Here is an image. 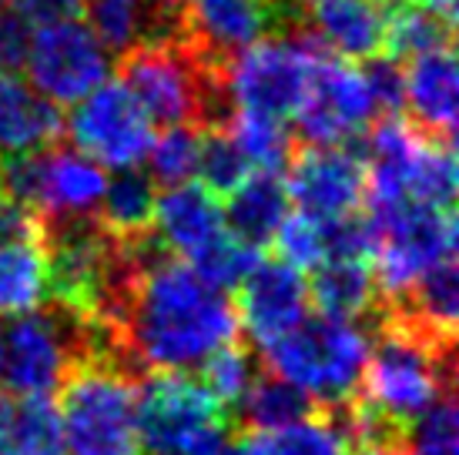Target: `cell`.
<instances>
[{"instance_id":"cell-1","label":"cell","mask_w":459,"mask_h":455,"mask_svg":"<svg viewBox=\"0 0 459 455\" xmlns=\"http://www.w3.org/2000/svg\"><path fill=\"white\" fill-rule=\"evenodd\" d=\"M115 335L121 368L134 382L188 375L218 348L238 341V315L225 291L165 252L144 268Z\"/></svg>"},{"instance_id":"cell-2","label":"cell","mask_w":459,"mask_h":455,"mask_svg":"<svg viewBox=\"0 0 459 455\" xmlns=\"http://www.w3.org/2000/svg\"><path fill=\"white\" fill-rule=\"evenodd\" d=\"M372 348L356 399L372 416L406 432L436 399L453 392L456 379V345H443L399 325L383 312L369 322Z\"/></svg>"},{"instance_id":"cell-3","label":"cell","mask_w":459,"mask_h":455,"mask_svg":"<svg viewBox=\"0 0 459 455\" xmlns=\"http://www.w3.org/2000/svg\"><path fill=\"white\" fill-rule=\"evenodd\" d=\"M262 358L272 375L306 392L319 408H332L356 399L369 358V331L352 322L306 315L289 335L262 348Z\"/></svg>"},{"instance_id":"cell-4","label":"cell","mask_w":459,"mask_h":455,"mask_svg":"<svg viewBox=\"0 0 459 455\" xmlns=\"http://www.w3.org/2000/svg\"><path fill=\"white\" fill-rule=\"evenodd\" d=\"M138 455H229L235 429L229 412L192 375H148L134 405Z\"/></svg>"},{"instance_id":"cell-5","label":"cell","mask_w":459,"mask_h":455,"mask_svg":"<svg viewBox=\"0 0 459 455\" xmlns=\"http://www.w3.org/2000/svg\"><path fill=\"white\" fill-rule=\"evenodd\" d=\"M138 382L108 362L77 365L61 385V429L67 455H138Z\"/></svg>"},{"instance_id":"cell-6","label":"cell","mask_w":459,"mask_h":455,"mask_svg":"<svg viewBox=\"0 0 459 455\" xmlns=\"http://www.w3.org/2000/svg\"><path fill=\"white\" fill-rule=\"evenodd\" d=\"M319 54L322 47L302 24L275 30L252 44L229 67L235 114H255L285 124L306 101Z\"/></svg>"},{"instance_id":"cell-7","label":"cell","mask_w":459,"mask_h":455,"mask_svg":"<svg viewBox=\"0 0 459 455\" xmlns=\"http://www.w3.org/2000/svg\"><path fill=\"white\" fill-rule=\"evenodd\" d=\"M376 252L372 275L379 288V305L406 295L409 285L429 268L453 262L456 252V218L453 211L426 208V204H372L369 215Z\"/></svg>"},{"instance_id":"cell-8","label":"cell","mask_w":459,"mask_h":455,"mask_svg":"<svg viewBox=\"0 0 459 455\" xmlns=\"http://www.w3.org/2000/svg\"><path fill=\"white\" fill-rule=\"evenodd\" d=\"M65 134L74 141V151L94 165L125 171L148 158L154 127L121 81H104L84 101H77L74 114L65 121Z\"/></svg>"},{"instance_id":"cell-9","label":"cell","mask_w":459,"mask_h":455,"mask_svg":"<svg viewBox=\"0 0 459 455\" xmlns=\"http://www.w3.org/2000/svg\"><path fill=\"white\" fill-rule=\"evenodd\" d=\"M30 88L51 104H77L111 77V54L81 21L38 27L24 57Z\"/></svg>"},{"instance_id":"cell-10","label":"cell","mask_w":459,"mask_h":455,"mask_svg":"<svg viewBox=\"0 0 459 455\" xmlns=\"http://www.w3.org/2000/svg\"><path fill=\"white\" fill-rule=\"evenodd\" d=\"M376 121L362 71L322 51L308 81L306 101L295 111V138L302 148H342Z\"/></svg>"},{"instance_id":"cell-11","label":"cell","mask_w":459,"mask_h":455,"mask_svg":"<svg viewBox=\"0 0 459 455\" xmlns=\"http://www.w3.org/2000/svg\"><path fill=\"white\" fill-rule=\"evenodd\" d=\"M279 21L268 0H185L181 40L204 67L229 74L242 51L275 34Z\"/></svg>"},{"instance_id":"cell-12","label":"cell","mask_w":459,"mask_h":455,"mask_svg":"<svg viewBox=\"0 0 459 455\" xmlns=\"http://www.w3.org/2000/svg\"><path fill=\"white\" fill-rule=\"evenodd\" d=\"M289 202L308 218L356 215L366 202V165L349 148H299L289 161Z\"/></svg>"},{"instance_id":"cell-13","label":"cell","mask_w":459,"mask_h":455,"mask_svg":"<svg viewBox=\"0 0 459 455\" xmlns=\"http://www.w3.org/2000/svg\"><path fill=\"white\" fill-rule=\"evenodd\" d=\"M238 325H245L248 341L258 352L279 341L306 318L308 281L302 271L285 265L281 258H258L248 279L238 285Z\"/></svg>"},{"instance_id":"cell-14","label":"cell","mask_w":459,"mask_h":455,"mask_svg":"<svg viewBox=\"0 0 459 455\" xmlns=\"http://www.w3.org/2000/svg\"><path fill=\"white\" fill-rule=\"evenodd\" d=\"M389 0H316L302 13V27L322 51L339 61H372L385 51Z\"/></svg>"},{"instance_id":"cell-15","label":"cell","mask_w":459,"mask_h":455,"mask_svg":"<svg viewBox=\"0 0 459 455\" xmlns=\"http://www.w3.org/2000/svg\"><path fill=\"white\" fill-rule=\"evenodd\" d=\"M154 238L171 254H185L192 262L204 252L218 235H225V215L212 191H204L198 181H185L175 188H165L154 202Z\"/></svg>"},{"instance_id":"cell-16","label":"cell","mask_w":459,"mask_h":455,"mask_svg":"<svg viewBox=\"0 0 459 455\" xmlns=\"http://www.w3.org/2000/svg\"><path fill=\"white\" fill-rule=\"evenodd\" d=\"M406 77V107L412 114V124L420 127L429 141H446L453 144L456 131V57L453 47L446 51L420 54L403 64Z\"/></svg>"},{"instance_id":"cell-17","label":"cell","mask_w":459,"mask_h":455,"mask_svg":"<svg viewBox=\"0 0 459 455\" xmlns=\"http://www.w3.org/2000/svg\"><path fill=\"white\" fill-rule=\"evenodd\" d=\"M81 13L104 51L117 57L141 44L181 38V11H158L152 0H81Z\"/></svg>"},{"instance_id":"cell-18","label":"cell","mask_w":459,"mask_h":455,"mask_svg":"<svg viewBox=\"0 0 459 455\" xmlns=\"http://www.w3.org/2000/svg\"><path fill=\"white\" fill-rule=\"evenodd\" d=\"M65 138V114L21 77L0 74V154H30Z\"/></svg>"},{"instance_id":"cell-19","label":"cell","mask_w":459,"mask_h":455,"mask_svg":"<svg viewBox=\"0 0 459 455\" xmlns=\"http://www.w3.org/2000/svg\"><path fill=\"white\" fill-rule=\"evenodd\" d=\"M289 188L281 171H252L238 188L229 194V204L221 208L229 235L248 245V248H265L275 241L281 221L289 218Z\"/></svg>"},{"instance_id":"cell-20","label":"cell","mask_w":459,"mask_h":455,"mask_svg":"<svg viewBox=\"0 0 459 455\" xmlns=\"http://www.w3.org/2000/svg\"><path fill=\"white\" fill-rule=\"evenodd\" d=\"M308 302L319 308V315L335 322H352L379 312V288L369 262H325L312 271Z\"/></svg>"},{"instance_id":"cell-21","label":"cell","mask_w":459,"mask_h":455,"mask_svg":"<svg viewBox=\"0 0 459 455\" xmlns=\"http://www.w3.org/2000/svg\"><path fill=\"white\" fill-rule=\"evenodd\" d=\"M316 412H319V405L312 402L306 392H299L295 385L265 372V375H255L252 389L229 412V422L235 435H258V432L289 429V425L316 416Z\"/></svg>"},{"instance_id":"cell-22","label":"cell","mask_w":459,"mask_h":455,"mask_svg":"<svg viewBox=\"0 0 459 455\" xmlns=\"http://www.w3.org/2000/svg\"><path fill=\"white\" fill-rule=\"evenodd\" d=\"M154 202H158V191H154L152 175L138 167H125V171H115V177H108L94 218L108 235L134 241L152 235Z\"/></svg>"},{"instance_id":"cell-23","label":"cell","mask_w":459,"mask_h":455,"mask_svg":"<svg viewBox=\"0 0 459 455\" xmlns=\"http://www.w3.org/2000/svg\"><path fill=\"white\" fill-rule=\"evenodd\" d=\"M453 47V17L426 7L420 0H389L385 57L406 64L420 54Z\"/></svg>"},{"instance_id":"cell-24","label":"cell","mask_w":459,"mask_h":455,"mask_svg":"<svg viewBox=\"0 0 459 455\" xmlns=\"http://www.w3.org/2000/svg\"><path fill=\"white\" fill-rule=\"evenodd\" d=\"M235 455H349V442L332 412L319 408L316 416L302 418L289 429L238 435Z\"/></svg>"},{"instance_id":"cell-25","label":"cell","mask_w":459,"mask_h":455,"mask_svg":"<svg viewBox=\"0 0 459 455\" xmlns=\"http://www.w3.org/2000/svg\"><path fill=\"white\" fill-rule=\"evenodd\" d=\"M48 302V258L40 245H0V312L27 315Z\"/></svg>"},{"instance_id":"cell-26","label":"cell","mask_w":459,"mask_h":455,"mask_svg":"<svg viewBox=\"0 0 459 455\" xmlns=\"http://www.w3.org/2000/svg\"><path fill=\"white\" fill-rule=\"evenodd\" d=\"M456 154L453 144L446 141H426L412 161L406 185V202L426 204V208H439V211H453L456 202Z\"/></svg>"},{"instance_id":"cell-27","label":"cell","mask_w":459,"mask_h":455,"mask_svg":"<svg viewBox=\"0 0 459 455\" xmlns=\"http://www.w3.org/2000/svg\"><path fill=\"white\" fill-rule=\"evenodd\" d=\"M11 455H67L57 402H51V399H21L13 405Z\"/></svg>"},{"instance_id":"cell-28","label":"cell","mask_w":459,"mask_h":455,"mask_svg":"<svg viewBox=\"0 0 459 455\" xmlns=\"http://www.w3.org/2000/svg\"><path fill=\"white\" fill-rule=\"evenodd\" d=\"M252 175V165L242 154L238 141L231 138L229 127L218 131H202V148H198V185L212 194H231L242 185L245 177Z\"/></svg>"},{"instance_id":"cell-29","label":"cell","mask_w":459,"mask_h":455,"mask_svg":"<svg viewBox=\"0 0 459 455\" xmlns=\"http://www.w3.org/2000/svg\"><path fill=\"white\" fill-rule=\"evenodd\" d=\"M255 352L245 348L238 341H231L225 348H218L212 358H204V365L198 368V382L212 392L225 412H231L235 405L242 402V395L252 389L255 382Z\"/></svg>"},{"instance_id":"cell-30","label":"cell","mask_w":459,"mask_h":455,"mask_svg":"<svg viewBox=\"0 0 459 455\" xmlns=\"http://www.w3.org/2000/svg\"><path fill=\"white\" fill-rule=\"evenodd\" d=\"M403 455H459L456 392L436 399L403 432Z\"/></svg>"},{"instance_id":"cell-31","label":"cell","mask_w":459,"mask_h":455,"mask_svg":"<svg viewBox=\"0 0 459 455\" xmlns=\"http://www.w3.org/2000/svg\"><path fill=\"white\" fill-rule=\"evenodd\" d=\"M198 148H202V131L198 127H165V134L154 138L152 148H148V161H152L148 175H152L154 185L175 188V185L192 181L195 171H198Z\"/></svg>"},{"instance_id":"cell-32","label":"cell","mask_w":459,"mask_h":455,"mask_svg":"<svg viewBox=\"0 0 459 455\" xmlns=\"http://www.w3.org/2000/svg\"><path fill=\"white\" fill-rule=\"evenodd\" d=\"M258 258L262 254L255 248H248L242 241L235 238V235H218L204 252H198L192 258V271L198 275L202 281H208L212 288L218 291H229V288H238L245 279H248V271L258 265Z\"/></svg>"},{"instance_id":"cell-33","label":"cell","mask_w":459,"mask_h":455,"mask_svg":"<svg viewBox=\"0 0 459 455\" xmlns=\"http://www.w3.org/2000/svg\"><path fill=\"white\" fill-rule=\"evenodd\" d=\"M275 241H279L281 262L292 265L295 271H316L319 265H325V245H322L319 218H308L302 211L285 218Z\"/></svg>"},{"instance_id":"cell-34","label":"cell","mask_w":459,"mask_h":455,"mask_svg":"<svg viewBox=\"0 0 459 455\" xmlns=\"http://www.w3.org/2000/svg\"><path fill=\"white\" fill-rule=\"evenodd\" d=\"M362 71V81H366V90L372 98V107L379 117H395L406 104V77H403V64L393 61V57H372L366 61Z\"/></svg>"},{"instance_id":"cell-35","label":"cell","mask_w":459,"mask_h":455,"mask_svg":"<svg viewBox=\"0 0 459 455\" xmlns=\"http://www.w3.org/2000/svg\"><path fill=\"white\" fill-rule=\"evenodd\" d=\"M30 24L11 4H0V74H13L24 67L27 47H30Z\"/></svg>"},{"instance_id":"cell-36","label":"cell","mask_w":459,"mask_h":455,"mask_svg":"<svg viewBox=\"0 0 459 455\" xmlns=\"http://www.w3.org/2000/svg\"><path fill=\"white\" fill-rule=\"evenodd\" d=\"M40 238H44L40 218L21 202L0 194V245H40Z\"/></svg>"},{"instance_id":"cell-37","label":"cell","mask_w":459,"mask_h":455,"mask_svg":"<svg viewBox=\"0 0 459 455\" xmlns=\"http://www.w3.org/2000/svg\"><path fill=\"white\" fill-rule=\"evenodd\" d=\"M13 11L24 17L30 27L67 24L81 17V0H13Z\"/></svg>"},{"instance_id":"cell-38","label":"cell","mask_w":459,"mask_h":455,"mask_svg":"<svg viewBox=\"0 0 459 455\" xmlns=\"http://www.w3.org/2000/svg\"><path fill=\"white\" fill-rule=\"evenodd\" d=\"M11 422H13V402L7 395H0V455H11Z\"/></svg>"},{"instance_id":"cell-39","label":"cell","mask_w":459,"mask_h":455,"mask_svg":"<svg viewBox=\"0 0 459 455\" xmlns=\"http://www.w3.org/2000/svg\"><path fill=\"white\" fill-rule=\"evenodd\" d=\"M420 4H426V7H433V11L449 13V17H453V0H420Z\"/></svg>"},{"instance_id":"cell-40","label":"cell","mask_w":459,"mask_h":455,"mask_svg":"<svg viewBox=\"0 0 459 455\" xmlns=\"http://www.w3.org/2000/svg\"><path fill=\"white\" fill-rule=\"evenodd\" d=\"M158 11H171V13H178L181 7H185V0H152Z\"/></svg>"},{"instance_id":"cell-41","label":"cell","mask_w":459,"mask_h":455,"mask_svg":"<svg viewBox=\"0 0 459 455\" xmlns=\"http://www.w3.org/2000/svg\"><path fill=\"white\" fill-rule=\"evenodd\" d=\"M229 455H235V445H231V452H229Z\"/></svg>"},{"instance_id":"cell-42","label":"cell","mask_w":459,"mask_h":455,"mask_svg":"<svg viewBox=\"0 0 459 455\" xmlns=\"http://www.w3.org/2000/svg\"><path fill=\"white\" fill-rule=\"evenodd\" d=\"M0 339H4V331H0Z\"/></svg>"},{"instance_id":"cell-43","label":"cell","mask_w":459,"mask_h":455,"mask_svg":"<svg viewBox=\"0 0 459 455\" xmlns=\"http://www.w3.org/2000/svg\"><path fill=\"white\" fill-rule=\"evenodd\" d=\"M0 4H4V0H0Z\"/></svg>"}]
</instances>
